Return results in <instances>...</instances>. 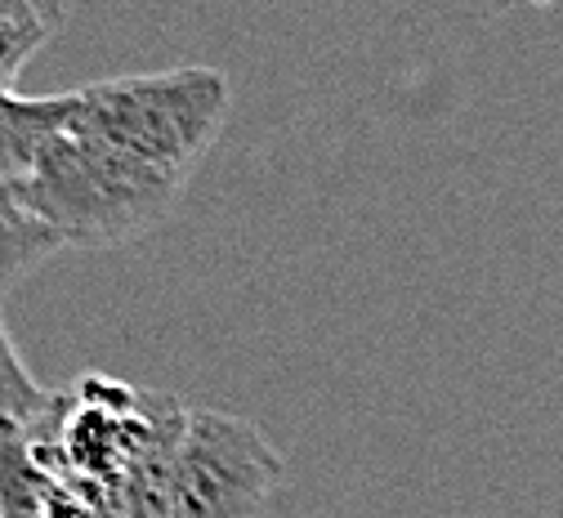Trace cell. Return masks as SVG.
I'll use <instances>...</instances> for the list:
<instances>
[{
    "label": "cell",
    "mask_w": 563,
    "mask_h": 518,
    "mask_svg": "<svg viewBox=\"0 0 563 518\" xmlns=\"http://www.w3.org/2000/svg\"><path fill=\"white\" fill-rule=\"evenodd\" d=\"M54 398L58 394H49L32 381L5 322H0V429H32L54 407Z\"/></svg>",
    "instance_id": "obj_6"
},
{
    "label": "cell",
    "mask_w": 563,
    "mask_h": 518,
    "mask_svg": "<svg viewBox=\"0 0 563 518\" xmlns=\"http://www.w3.org/2000/svg\"><path fill=\"white\" fill-rule=\"evenodd\" d=\"M0 518H95V505L27 448L23 429H0Z\"/></svg>",
    "instance_id": "obj_4"
},
{
    "label": "cell",
    "mask_w": 563,
    "mask_h": 518,
    "mask_svg": "<svg viewBox=\"0 0 563 518\" xmlns=\"http://www.w3.org/2000/svg\"><path fill=\"white\" fill-rule=\"evenodd\" d=\"M58 251H63V238L54 229H45L41 219H32V214L27 219H5V224H0V295Z\"/></svg>",
    "instance_id": "obj_7"
},
{
    "label": "cell",
    "mask_w": 563,
    "mask_h": 518,
    "mask_svg": "<svg viewBox=\"0 0 563 518\" xmlns=\"http://www.w3.org/2000/svg\"><path fill=\"white\" fill-rule=\"evenodd\" d=\"M63 19H67V0H0V36L36 32L49 41Z\"/></svg>",
    "instance_id": "obj_8"
},
{
    "label": "cell",
    "mask_w": 563,
    "mask_h": 518,
    "mask_svg": "<svg viewBox=\"0 0 563 518\" xmlns=\"http://www.w3.org/2000/svg\"><path fill=\"white\" fill-rule=\"evenodd\" d=\"M229 117V77L216 67H175L73 90L77 130L121 147L179 184L201 166Z\"/></svg>",
    "instance_id": "obj_2"
},
{
    "label": "cell",
    "mask_w": 563,
    "mask_h": 518,
    "mask_svg": "<svg viewBox=\"0 0 563 518\" xmlns=\"http://www.w3.org/2000/svg\"><path fill=\"white\" fill-rule=\"evenodd\" d=\"M67 117H73V95H0V179H27L45 139L58 134Z\"/></svg>",
    "instance_id": "obj_5"
},
{
    "label": "cell",
    "mask_w": 563,
    "mask_h": 518,
    "mask_svg": "<svg viewBox=\"0 0 563 518\" xmlns=\"http://www.w3.org/2000/svg\"><path fill=\"white\" fill-rule=\"evenodd\" d=\"M282 456L242 416L188 407L170 461V518H264Z\"/></svg>",
    "instance_id": "obj_3"
},
{
    "label": "cell",
    "mask_w": 563,
    "mask_h": 518,
    "mask_svg": "<svg viewBox=\"0 0 563 518\" xmlns=\"http://www.w3.org/2000/svg\"><path fill=\"white\" fill-rule=\"evenodd\" d=\"M41 45H45V36H36V32H5L0 36V95H14V81H19L23 63Z\"/></svg>",
    "instance_id": "obj_9"
},
{
    "label": "cell",
    "mask_w": 563,
    "mask_h": 518,
    "mask_svg": "<svg viewBox=\"0 0 563 518\" xmlns=\"http://www.w3.org/2000/svg\"><path fill=\"white\" fill-rule=\"evenodd\" d=\"M184 184L125 157L121 147L67 121L45 139L36 166L23 179L32 219L63 238V246H121L153 233L179 206Z\"/></svg>",
    "instance_id": "obj_1"
},
{
    "label": "cell",
    "mask_w": 563,
    "mask_h": 518,
    "mask_svg": "<svg viewBox=\"0 0 563 518\" xmlns=\"http://www.w3.org/2000/svg\"><path fill=\"white\" fill-rule=\"evenodd\" d=\"M5 219H27L23 179H0V224H5Z\"/></svg>",
    "instance_id": "obj_10"
}]
</instances>
